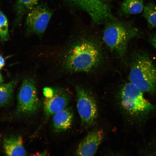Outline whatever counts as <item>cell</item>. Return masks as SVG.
I'll list each match as a JSON object with an SVG mask.
<instances>
[{"label":"cell","instance_id":"ba28073f","mask_svg":"<svg viewBox=\"0 0 156 156\" xmlns=\"http://www.w3.org/2000/svg\"><path fill=\"white\" fill-rule=\"evenodd\" d=\"M68 0L87 12L94 23L115 19L109 6L101 0Z\"/></svg>","mask_w":156,"mask_h":156},{"label":"cell","instance_id":"7c38bea8","mask_svg":"<svg viewBox=\"0 0 156 156\" xmlns=\"http://www.w3.org/2000/svg\"><path fill=\"white\" fill-rule=\"evenodd\" d=\"M3 147L6 155H26L23 138L21 136H12L6 138L3 141Z\"/></svg>","mask_w":156,"mask_h":156},{"label":"cell","instance_id":"ffe728a7","mask_svg":"<svg viewBox=\"0 0 156 156\" xmlns=\"http://www.w3.org/2000/svg\"><path fill=\"white\" fill-rule=\"evenodd\" d=\"M5 64V61L3 57L0 55V65L2 67Z\"/></svg>","mask_w":156,"mask_h":156},{"label":"cell","instance_id":"52a82bcc","mask_svg":"<svg viewBox=\"0 0 156 156\" xmlns=\"http://www.w3.org/2000/svg\"><path fill=\"white\" fill-rule=\"evenodd\" d=\"M52 13V11L45 4L36 5L27 15L25 21L27 34H35L40 37L42 36Z\"/></svg>","mask_w":156,"mask_h":156},{"label":"cell","instance_id":"ac0fdd59","mask_svg":"<svg viewBox=\"0 0 156 156\" xmlns=\"http://www.w3.org/2000/svg\"><path fill=\"white\" fill-rule=\"evenodd\" d=\"M53 93V89L49 88H46L43 90V94L45 97L51 96Z\"/></svg>","mask_w":156,"mask_h":156},{"label":"cell","instance_id":"8fae6325","mask_svg":"<svg viewBox=\"0 0 156 156\" xmlns=\"http://www.w3.org/2000/svg\"><path fill=\"white\" fill-rule=\"evenodd\" d=\"M74 114L72 108L67 107L53 115L52 120L54 130L60 133L70 128L72 124Z\"/></svg>","mask_w":156,"mask_h":156},{"label":"cell","instance_id":"4fadbf2b","mask_svg":"<svg viewBox=\"0 0 156 156\" xmlns=\"http://www.w3.org/2000/svg\"><path fill=\"white\" fill-rule=\"evenodd\" d=\"M40 0H17L14 5L15 18L13 29L19 26L26 13L29 12L37 5Z\"/></svg>","mask_w":156,"mask_h":156},{"label":"cell","instance_id":"30bf717a","mask_svg":"<svg viewBox=\"0 0 156 156\" xmlns=\"http://www.w3.org/2000/svg\"><path fill=\"white\" fill-rule=\"evenodd\" d=\"M104 136L101 130H94L89 133L79 144L76 151L77 155L93 156L96 153Z\"/></svg>","mask_w":156,"mask_h":156},{"label":"cell","instance_id":"9a60e30c","mask_svg":"<svg viewBox=\"0 0 156 156\" xmlns=\"http://www.w3.org/2000/svg\"><path fill=\"white\" fill-rule=\"evenodd\" d=\"M121 7L123 12L125 14H138L144 8L143 1V0H125Z\"/></svg>","mask_w":156,"mask_h":156},{"label":"cell","instance_id":"e0dca14e","mask_svg":"<svg viewBox=\"0 0 156 156\" xmlns=\"http://www.w3.org/2000/svg\"><path fill=\"white\" fill-rule=\"evenodd\" d=\"M8 26L6 17L0 10V37L2 41H5L9 39Z\"/></svg>","mask_w":156,"mask_h":156},{"label":"cell","instance_id":"6da1fadb","mask_svg":"<svg viewBox=\"0 0 156 156\" xmlns=\"http://www.w3.org/2000/svg\"><path fill=\"white\" fill-rule=\"evenodd\" d=\"M102 57L98 44L91 39L83 38L69 47L64 56L63 65L68 72H89L98 66Z\"/></svg>","mask_w":156,"mask_h":156},{"label":"cell","instance_id":"7402d4cb","mask_svg":"<svg viewBox=\"0 0 156 156\" xmlns=\"http://www.w3.org/2000/svg\"><path fill=\"white\" fill-rule=\"evenodd\" d=\"M103 1H111L112 0H101Z\"/></svg>","mask_w":156,"mask_h":156},{"label":"cell","instance_id":"7a4b0ae2","mask_svg":"<svg viewBox=\"0 0 156 156\" xmlns=\"http://www.w3.org/2000/svg\"><path fill=\"white\" fill-rule=\"evenodd\" d=\"M119 96V105L124 114L138 125L143 124L156 112V105L147 100L143 92L130 82L122 86Z\"/></svg>","mask_w":156,"mask_h":156},{"label":"cell","instance_id":"5bb4252c","mask_svg":"<svg viewBox=\"0 0 156 156\" xmlns=\"http://www.w3.org/2000/svg\"><path fill=\"white\" fill-rule=\"evenodd\" d=\"M17 83V79L15 78L8 83L0 85V108L5 107L11 103Z\"/></svg>","mask_w":156,"mask_h":156},{"label":"cell","instance_id":"9c48e42d","mask_svg":"<svg viewBox=\"0 0 156 156\" xmlns=\"http://www.w3.org/2000/svg\"><path fill=\"white\" fill-rule=\"evenodd\" d=\"M71 98V94L66 89L61 88L53 89L52 95L45 97L43 101L46 117L48 118L67 107Z\"/></svg>","mask_w":156,"mask_h":156},{"label":"cell","instance_id":"2e32d148","mask_svg":"<svg viewBox=\"0 0 156 156\" xmlns=\"http://www.w3.org/2000/svg\"><path fill=\"white\" fill-rule=\"evenodd\" d=\"M143 16L146 20L150 29L156 27V4H147L144 8Z\"/></svg>","mask_w":156,"mask_h":156},{"label":"cell","instance_id":"44dd1931","mask_svg":"<svg viewBox=\"0 0 156 156\" xmlns=\"http://www.w3.org/2000/svg\"><path fill=\"white\" fill-rule=\"evenodd\" d=\"M3 77L0 72V85L3 84Z\"/></svg>","mask_w":156,"mask_h":156},{"label":"cell","instance_id":"3957f363","mask_svg":"<svg viewBox=\"0 0 156 156\" xmlns=\"http://www.w3.org/2000/svg\"><path fill=\"white\" fill-rule=\"evenodd\" d=\"M130 82L143 92L156 93V67L146 55L139 53L134 58L129 74Z\"/></svg>","mask_w":156,"mask_h":156},{"label":"cell","instance_id":"5b68a950","mask_svg":"<svg viewBox=\"0 0 156 156\" xmlns=\"http://www.w3.org/2000/svg\"><path fill=\"white\" fill-rule=\"evenodd\" d=\"M17 98L16 112L18 114L31 115L39 109L41 103L38 96L36 82L33 78L26 77L23 80Z\"/></svg>","mask_w":156,"mask_h":156},{"label":"cell","instance_id":"d6986e66","mask_svg":"<svg viewBox=\"0 0 156 156\" xmlns=\"http://www.w3.org/2000/svg\"><path fill=\"white\" fill-rule=\"evenodd\" d=\"M149 41L151 45L156 50V33L151 35L149 38Z\"/></svg>","mask_w":156,"mask_h":156},{"label":"cell","instance_id":"8992f818","mask_svg":"<svg viewBox=\"0 0 156 156\" xmlns=\"http://www.w3.org/2000/svg\"><path fill=\"white\" fill-rule=\"evenodd\" d=\"M77 107L81 124L88 126L93 124L98 115L96 100L88 90L80 86L76 87Z\"/></svg>","mask_w":156,"mask_h":156},{"label":"cell","instance_id":"603a6c76","mask_svg":"<svg viewBox=\"0 0 156 156\" xmlns=\"http://www.w3.org/2000/svg\"><path fill=\"white\" fill-rule=\"evenodd\" d=\"M2 67L0 65V70L1 68Z\"/></svg>","mask_w":156,"mask_h":156},{"label":"cell","instance_id":"277c9868","mask_svg":"<svg viewBox=\"0 0 156 156\" xmlns=\"http://www.w3.org/2000/svg\"><path fill=\"white\" fill-rule=\"evenodd\" d=\"M139 30L121 23L113 22L107 25L105 29L103 39L109 49L119 57L126 52L127 43L131 39L137 36Z\"/></svg>","mask_w":156,"mask_h":156}]
</instances>
